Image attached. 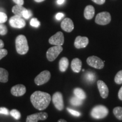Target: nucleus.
<instances>
[{"instance_id": "obj_1", "label": "nucleus", "mask_w": 122, "mask_h": 122, "mask_svg": "<svg viewBox=\"0 0 122 122\" xmlns=\"http://www.w3.org/2000/svg\"><path fill=\"white\" fill-rule=\"evenodd\" d=\"M30 101L35 108L39 110H43L49 105L51 96L48 93L36 91L30 96Z\"/></svg>"}, {"instance_id": "obj_2", "label": "nucleus", "mask_w": 122, "mask_h": 122, "mask_svg": "<svg viewBox=\"0 0 122 122\" xmlns=\"http://www.w3.org/2000/svg\"><path fill=\"white\" fill-rule=\"evenodd\" d=\"M15 47L18 54L24 55L27 53L29 47L27 40L25 36L20 35L17 36L15 40Z\"/></svg>"}, {"instance_id": "obj_3", "label": "nucleus", "mask_w": 122, "mask_h": 122, "mask_svg": "<svg viewBox=\"0 0 122 122\" xmlns=\"http://www.w3.org/2000/svg\"><path fill=\"white\" fill-rule=\"evenodd\" d=\"M109 114V110L106 106L103 105H97L94 107L91 112V115L92 118L96 119L105 118Z\"/></svg>"}, {"instance_id": "obj_4", "label": "nucleus", "mask_w": 122, "mask_h": 122, "mask_svg": "<svg viewBox=\"0 0 122 122\" xmlns=\"http://www.w3.org/2000/svg\"><path fill=\"white\" fill-rule=\"evenodd\" d=\"M62 50H63V48L62 46L54 45V46L51 47L46 52L47 59L50 62L54 61L58 57L59 54L62 52Z\"/></svg>"}, {"instance_id": "obj_5", "label": "nucleus", "mask_w": 122, "mask_h": 122, "mask_svg": "<svg viewBox=\"0 0 122 122\" xmlns=\"http://www.w3.org/2000/svg\"><path fill=\"white\" fill-rule=\"evenodd\" d=\"M88 65L97 69H102L104 67V62L101 59L96 56H91L86 59Z\"/></svg>"}, {"instance_id": "obj_6", "label": "nucleus", "mask_w": 122, "mask_h": 122, "mask_svg": "<svg viewBox=\"0 0 122 122\" xmlns=\"http://www.w3.org/2000/svg\"><path fill=\"white\" fill-rule=\"evenodd\" d=\"M51 74L49 71L45 70L41 72L35 77V83L37 85H41L46 83L50 80Z\"/></svg>"}, {"instance_id": "obj_7", "label": "nucleus", "mask_w": 122, "mask_h": 122, "mask_svg": "<svg viewBox=\"0 0 122 122\" xmlns=\"http://www.w3.org/2000/svg\"><path fill=\"white\" fill-rule=\"evenodd\" d=\"M111 21V15L108 12H102L98 14L96 17L95 22L100 25H106Z\"/></svg>"}, {"instance_id": "obj_8", "label": "nucleus", "mask_w": 122, "mask_h": 122, "mask_svg": "<svg viewBox=\"0 0 122 122\" xmlns=\"http://www.w3.org/2000/svg\"><path fill=\"white\" fill-rule=\"evenodd\" d=\"M9 23L12 27L15 28H22L25 25V22L23 17L16 15L10 18Z\"/></svg>"}, {"instance_id": "obj_9", "label": "nucleus", "mask_w": 122, "mask_h": 122, "mask_svg": "<svg viewBox=\"0 0 122 122\" xmlns=\"http://www.w3.org/2000/svg\"><path fill=\"white\" fill-rule=\"evenodd\" d=\"M52 101L54 106L59 111L62 110L64 108L63 98L62 94L59 92H57L53 94Z\"/></svg>"}, {"instance_id": "obj_10", "label": "nucleus", "mask_w": 122, "mask_h": 122, "mask_svg": "<svg viewBox=\"0 0 122 122\" xmlns=\"http://www.w3.org/2000/svg\"><path fill=\"white\" fill-rule=\"evenodd\" d=\"M64 35L62 32H58L49 40L50 44L56 46H62L64 44Z\"/></svg>"}, {"instance_id": "obj_11", "label": "nucleus", "mask_w": 122, "mask_h": 122, "mask_svg": "<svg viewBox=\"0 0 122 122\" xmlns=\"http://www.w3.org/2000/svg\"><path fill=\"white\" fill-rule=\"evenodd\" d=\"M48 117V114L45 112H40L28 115L27 117L26 122H38L39 120H46Z\"/></svg>"}, {"instance_id": "obj_12", "label": "nucleus", "mask_w": 122, "mask_h": 122, "mask_svg": "<svg viewBox=\"0 0 122 122\" xmlns=\"http://www.w3.org/2000/svg\"><path fill=\"white\" fill-rule=\"evenodd\" d=\"M26 92V88L24 85L18 84L12 87L11 93L13 96L16 97H20L24 95Z\"/></svg>"}, {"instance_id": "obj_13", "label": "nucleus", "mask_w": 122, "mask_h": 122, "mask_svg": "<svg viewBox=\"0 0 122 122\" xmlns=\"http://www.w3.org/2000/svg\"><path fill=\"white\" fill-rule=\"evenodd\" d=\"M97 87L102 98H106L109 95V88L106 84L103 81L98 80L97 81Z\"/></svg>"}, {"instance_id": "obj_14", "label": "nucleus", "mask_w": 122, "mask_h": 122, "mask_svg": "<svg viewBox=\"0 0 122 122\" xmlns=\"http://www.w3.org/2000/svg\"><path fill=\"white\" fill-rule=\"evenodd\" d=\"M89 43V40L86 37H82V36H77L76 37L74 42L75 47L77 49L84 48L88 45Z\"/></svg>"}, {"instance_id": "obj_15", "label": "nucleus", "mask_w": 122, "mask_h": 122, "mask_svg": "<svg viewBox=\"0 0 122 122\" xmlns=\"http://www.w3.org/2000/svg\"><path fill=\"white\" fill-rule=\"evenodd\" d=\"M61 28L67 32H71L74 28V23L70 18H67L63 20L61 23Z\"/></svg>"}, {"instance_id": "obj_16", "label": "nucleus", "mask_w": 122, "mask_h": 122, "mask_svg": "<svg viewBox=\"0 0 122 122\" xmlns=\"http://www.w3.org/2000/svg\"><path fill=\"white\" fill-rule=\"evenodd\" d=\"M71 67L72 70L74 72L79 73L81 70V61L79 58H74L71 62Z\"/></svg>"}, {"instance_id": "obj_17", "label": "nucleus", "mask_w": 122, "mask_h": 122, "mask_svg": "<svg viewBox=\"0 0 122 122\" xmlns=\"http://www.w3.org/2000/svg\"><path fill=\"white\" fill-rule=\"evenodd\" d=\"M94 14H95V10L93 6L88 5L85 8L84 10V17L86 19L90 20L93 18Z\"/></svg>"}, {"instance_id": "obj_18", "label": "nucleus", "mask_w": 122, "mask_h": 122, "mask_svg": "<svg viewBox=\"0 0 122 122\" xmlns=\"http://www.w3.org/2000/svg\"><path fill=\"white\" fill-rule=\"evenodd\" d=\"M69 62L66 57H63L60 59L59 62V68L61 72H65L67 69Z\"/></svg>"}, {"instance_id": "obj_19", "label": "nucleus", "mask_w": 122, "mask_h": 122, "mask_svg": "<svg viewBox=\"0 0 122 122\" xmlns=\"http://www.w3.org/2000/svg\"><path fill=\"white\" fill-rule=\"evenodd\" d=\"M74 93L76 97H77V98H80L82 100H84L86 98V93L81 88H76L75 89H74Z\"/></svg>"}, {"instance_id": "obj_20", "label": "nucleus", "mask_w": 122, "mask_h": 122, "mask_svg": "<svg viewBox=\"0 0 122 122\" xmlns=\"http://www.w3.org/2000/svg\"><path fill=\"white\" fill-rule=\"evenodd\" d=\"M25 8L23 6V5H16L14 6L12 9V11L13 12L14 14H15V15H18V16H22V14L23 13L24 10H25Z\"/></svg>"}, {"instance_id": "obj_21", "label": "nucleus", "mask_w": 122, "mask_h": 122, "mask_svg": "<svg viewBox=\"0 0 122 122\" xmlns=\"http://www.w3.org/2000/svg\"><path fill=\"white\" fill-rule=\"evenodd\" d=\"M9 73L6 70L0 68V82L7 83L8 81Z\"/></svg>"}, {"instance_id": "obj_22", "label": "nucleus", "mask_w": 122, "mask_h": 122, "mask_svg": "<svg viewBox=\"0 0 122 122\" xmlns=\"http://www.w3.org/2000/svg\"><path fill=\"white\" fill-rule=\"evenodd\" d=\"M85 79L89 83H93L96 80V75L91 71H88L85 74Z\"/></svg>"}, {"instance_id": "obj_23", "label": "nucleus", "mask_w": 122, "mask_h": 122, "mask_svg": "<svg viewBox=\"0 0 122 122\" xmlns=\"http://www.w3.org/2000/svg\"><path fill=\"white\" fill-rule=\"evenodd\" d=\"M113 113L115 117L118 120H122V107H116L113 109Z\"/></svg>"}, {"instance_id": "obj_24", "label": "nucleus", "mask_w": 122, "mask_h": 122, "mask_svg": "<svg viewBox=\"0 0 122 122\" xmlns=\"http://www.w3.org/2000/svg\"><path fill=\"white\" fill-rule=\"evenodd\" d=\"M83 100H81V99L75 96V97H73L70 99V103L74 106H78L83 104Z\"/></svg>"}, {"instance_id": "obj_25", "label": "nucleus", "mask_w": 122, "mask_h": 122, "mask_svg": "<svg viewBox=\"0 0 122 122\" xmlns=\"http://www.w3.org/2000/svg\"><path fill=\"white\" fill-rule=\"evenodd\" d=\"M114 81L118 84H122V70L119 71L116 74L114 78Z\"/></svg>"}, {"instance_id": "obj_26", "label": "nucleus", "mask_w": 122, "mask_h": 122, "mask_svg": "<svg viewBox=\"0 0 122 122\" xmlns=\"http://www.w3.org/2000/svg\"><path fill=\"white\" fill-rule=\"evenodd\" d=\"M10 114L15 119L18 120L20 118L21 114L19 111L16 109H13L10 112Z\"/></svg>"}, {"instance_id": "obj_27", "label": "nucleus", "mask_w": 122, "mask_h": 122, "mask_svg": "<svg viewBox=\"0 0 122 122\" xmlns=\"http://www.w3.org/2000/svg\"><path fill=\"white\" fill-rule=\"evenodd\" d=\"M30 25L32 27L38 28L40 25V22L38 20L37 18H32L30 21Z\"/></svg>"}, {"instance_id": "obj_28", "label": "nucleus", "mask_w": 122, "mask_h": 122, "mask_svg": "<svg viewBox=\"0 0 122 122\" xmlns=\"http://www.w3.org/2000/svg\"><path fill=\"white\" fill-rule=\"evenodd\" d=\"M7 33V28L6 26L3 23H0V35H5Z\"/></svg>"}, {"instance_id": "obj_29", "label": "nucleus", "mask_w": 122, "mask_h": 122, "mask_svg": "<svg viewBox=\"0 0 122 122\" xmlns=\"http://www.w3.org/2000/svg\"><path fill=\"white\" fill-rule=\"evenodd\" d=\"M32 15V12L30 11V10H27L25 9V10L23 11L22 14V17L23 18H25L26 19H28L29 18H30Z\"/></svg>"}, {"instance_id": "obj_30", "label": "nucleus", "mask_w": 122, "mask_h": 122, "mask_svg": "<svg viewBox=\"0 0 122 122\" xmlns=\"http://www.w3.org/2000/svg\"><path fill=\"white\" fill-rule=\"evenodd\" d=\"M7 20V15L4 12H0V23H4Z\"/></svg>"}, {"instance_id": "obj_31", "label": "nucleus", "mask_w": 122, "mask_h": 122, "mask_svg": "<svg viewBox=\"0 0 122 122\" xmlns=\"http://www.w3.org/2000/svg\"><path fill=\"white\" fill-rule=\"evenodd\" d=\"M67 111L71 114V115H74L75 117H79V116H80L81 115V114L79 112V111H75L74 110L70 109V108H67Z\"/></svg>"}, {"instance_id": "obj_32", "label": "nucleus", "mask_w": 122, "mask_h": 122, "mask_svg": "<svg viewBox=\"0 0 122 122\" xmlns=\"http://www.w3.org/2000/svg\"><path fill=\"white\" fill-rule=\"evenodd\" d=\"M7 54V51L5 49H0V60L5 57Z\"/></svg>"}, {"instance_id": "obj_33", "label": "nucleus", "mask_w": 122, "mask_h": 122, "mask_svg": "<svg viewBox=\"0 0 122 122\" xmlns=\"http://www.w3.org/2000/svg\"><path fill=\"white\" fill-rule=\"evenodd\" d=\"M9 113V110L7 108L4 107H0V114H4V115H8Z\"/></svg>"}, {"instance_id": "obj_34", "label": "nucleus", "mask_w": 122, "mask_h": 122, "mask_svg": "<svg viewBox=\"0 0 122 122\" xmlns=\"http://www.w3.org/2000/svg\"><path fill=\"white\" fill-rule=\"evenodd\" d=\"M64 16H65V14L63 13H57L56 15V19L58 20H60L63 18Z\"/></svg>"}, {"instance_id": "obj_35", "label": "nucleus", "mask_w": 122, "mask_h": 122, "mask_svg": "<svg viewBox=\"0 0 122 122\" xmlns=\"http://www.w3.org/2000/svg\"><path fill=\"white\" fill-rule=\"evenodd\" d=\"M92 1L98 5H102L105 2V0H92Z\"/></svg>"}, {"instance_id": "obj_36", "label": "nucleus", "mask_w": 122, "mask_h": 122, "mask_svg": "<svg viewBox=\"0 0 122 122\" xmlns=\"http://www.w3.org/2000/svg\"><path fill=\"white\" fill-rule=\"evenodd\" d=\"M16 5H23L24 4V0H13Z\"/></svg>"}, {"instance_id": "obj_37", "label": "nucleus", "mask_w": 122, "mask_h": 122, "mask_svg": "<svg viewBox=\"0 0 122 122\" xmlns=\"http://www.w3.org/2000/svg\"><path fill=\"white\" fill-rule=\"evenodd\" d=\"M118 97L119 98V100L122 101V86L120 88L118 92Z\"/></svg>"}, {"instance_id": "obj_38", "label": "nucleus", "mask_w": 122, "mask_h": 122, "mask_svg": "<svg viewBox=\"0 0 122 122\" xmlns=\"http://www.w3.org/2000/svg\"><path fill=\"white\" fill-rule=\"evenodd\" d=\"M65 2V0H57V3L59 5H63Z\"/></svg>"}, {"instance_id": "obj_39", "label": "nucleus", "mask_w": 122, "mask_h": 122, "mask_svg": "<svg viewBox=\"0 0 122 122\" xmlns=\"http://www.w3.org/2000/svg\"><path fill=\"white\" fill-rule=\"evenodd\" d=\"M4 47V43L2 40H0V49H2Z\"/></svg>"}, {"instance_id": "obj_40", "label": "nucleus", "mask_w": 122, "mask_h": 122, "mask_svg": "<svg viewBox=\"0 0 122 122\" xmlns=\"http://www.w3.org/2000/svg\"><path fill=\"white\" fill-rule=\"evenodd\" d=\"M58 122H67L66 121V120H64V119H59Z\"/></svg>"}, {"instance_id": "obj_41", "label": "nucleus", "mask_w": 122, "mask_h": 122, "mask_svg": "<svg viewBox=\"0 0 122 122\" xmlns=\"http://www.w3.org/2000/svg\"><path fill=\"white\" fill-rule=\"evenodd\" d=\"M44 1H45V0H35V1H36V2H43Z\"/></svg>"}]
</instances>
